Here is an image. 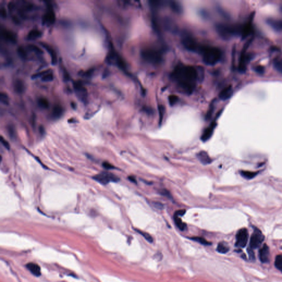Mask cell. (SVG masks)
<instances>
[{
    "mask_svg": "<svg viewBox=\"0 0 282 282\" xmlns=\"http://www.w3.org/2000/svg\"><path fill=\"white\" fill-rule=\"evenodd\" d=\"M171 78L182 92L191 94L196 87L198 73L192 66L178 65L171 73Z\"/></svg>",
    "mask_w": 282,
    "mask_h": 282,
    "instance_id": "cell-1",
    "label": "cell"
},
{
    "mask_svg": "<svg viewBox=\"0 0 282 282\" xmlns=\"http://www.w3.org/2000/svg\"><path fill=\"white\" fill-rule=\"evenodd\" d=\"M198 53H199L204 64L213 66L221 60L222 52L220 49L214 46L201 45Z\"/></svg>",
    "mask_w": 282,
    "mask_h": 282,
    "instance_id": "cell-2",
    "label": "cell"
},
{
    "mask_svg": "<svg viewBox=\"0 0 282 282\" xmlns=\"http://www.w3.org/2000/svg\"><path fill=\"white\" fill-rule=\"evenodd\" d=\"M242 25L219 24L216 29L219 35L224 39L227 40L236 35H241Z\"/></svg>",
    "mask_w": 282,
    "mask_h": 282,
    "instance_id": "cell-3",
    "label": "cell"
},
{
    "mask_svg": "<svg viewBox=\"0 0 282 282\" xmlns=\"http://www.w3.org/2000/svg\"><path fill=\"white\" fill-rule=\"evenodd\" d=\"M141 56L144 61L153 65H158L161 64L163 60L161 52L153 48L143 49L141 52Z\"/></svg>",
    "mask_w": 282,
    "mask_h": 282,
    "instance_id": "cell-4",
    "label": "cell"
},
{
    "mask_svg": "<svg viewBox=\"0 0 282 282\" xmlns=\"http://www.w3.org/2000/svg\"><path fill=\"white\" fill-rule=\"evenodd\" d=\"M252 40H253V38H251L245 44V45L243 46L241 52L238 68H239V71L241 72H244L245 71L246 69V65L250 58V56L249 55L246 54V50L248 49Z\"/></svg>",
    "mask_w": 282,
    "mask_h": 282,
    "instance_id": "cell-5",
    "label": "cell"
},
{
    "mask_svg": "<svg viewBox=\"0 0 282 282\" xmlns=\"http://www.w3.org/2000/svg\"><path fill=\"white\" fill-rule=\"evenodd\" d=\"M93 179L103 185H106L110 182H118L119 178L111 173L102 172L93 177Z\"/></svg>",
    "mask_w": 282,
    "mask_h": 282,
    "instance_id": "cell-6",
    "label": "cell"
},
{
    "mask_svg": "<svg viewBox=\"0 0 282 282\" xmlns=\"http://www.w3.org/2000/svg\"><path fill=\"white\" fill-rule=\"evenodd\" d=\"M264 239L263 234L261 231L255 228L253 234H252L250 241V248L251 249H256L261 245Z\"/></svg>",
    "mask_w": 282,
    "mask_h": 282,
    "instance_id": "cell-7",
    "label": "cell"
},
{
    "mask_svg": "<svg viewBox=\"0 0 282 282\" xmlns=\"http://www.w3.org/2000/svg\"><path fill=\"white\" fill-rule=\"evenodd\" d=\"M249 238V233L247 230L245 228L241 229L238 231L236 235V243L235 246L237 247H245Z\"/></svg>",
    "mask_w": 282,
    "mask_h": 282,
    "instance_id": "cell-8",
    "label": "cell"
},
{
    "mask_svg": "<svg viewBox=\"0 0 282 282\" xmlns=\"http://www.w3.org/2000/svg\"><path fill=\"white\" fill-rule=\"evenodd\" d=\"M182 44L186 49L190 51L197 52L201 45L191 37H186L182 39Z\"/></svg>",
    "mask_w": 282,
    "mask_h": 282,
    "instance_id": "cell-9",
    "label": "cell"
},
{
    "mask_svg": "<svg viewBox=\"0 0 282 282\" xmlns=\"http://www.w3.org/2000/svg\"><path fill=\"white\" fill-rule=\"evenodd\" d=\"M253 17H254V14H252L248 21L246 22L244 25H242L241 36L243 39H246L251 34L252 31V21Z\"/></svg>",
    "mask_w": 282,
    "mask_h": 282,
    "instance_id": "cell-10",
    "label": "cell"
},
{
    "mask_svg": "<svg viewBox=\"0 0 282 282\" xmlns=\"http://www.w3.org/2000/svg\"><path fill=\"white\" fill-rule=\"evenodd\" d=\"M74 88L78 97L83 101H85L87 97V91L82 83L79 82H75Z\"/></svg>",
    "mask_w": 282,
    "mask_h": 282,
    "instance_id": "cell-11",
    "label": "cell"
},
{
    "mask_svg": "<svg viewBox=\"0 0 282 282\" xmlns=\"http://www.w3.org/2000/svg\"><path fill=\"white\" fill-rule=\"evenodd\" d=\"M267 25L274 31L278 32H282V20L279 19L269 18L266 19Z\"/></svg>",
    "mask_w": 282,
    "mask_h": 282,
    "instance_id": "cell-12",
    "label": "cell"
},
{
    "mask_svg": "<svg viewBox=\"0 0 282 282\" xmlns=\"http://www.w3.org/2000/svg\"><path fill=\"white\" fill-rule=\"evenodd\" d=\"M216 125H217V124L215 121H213L209 126L204 130L203 134L201 137V140H202L203 142H206L209 140V138L212 136L213 131L216 127Z\"/></svg>",
    "mask_w": 282,
    "mask_h": 282,
    "instance_id": "cell-13",
    "label": "cell"
},
{
    "mask_svg": "<svg viewBox=\"0 0 282 282\" xmlns=\"http://www.w3.org/2000/svg\"><path fill=\"white\" fill-rule=\"evenodd\" d=\"M259 257L262 263H267L270 260V249L266 244L260 250Z\"/></svg>",
    "mask_w": 282,
    "mask_h": 282,
    "instance_id": "cell-14",
    "label": "cell"
},
{
    "mask_svg": "<svg viewBox=\"0 0 282 282\" xmlns=\"http://www.w3.org/2000/svg\"><path fill=\"white\" fill-rule=\"evenodd\" d=\"M55 13L54 11L52 9H49L43 16V23L46 25H52L55 22Z\"/></svg>",
    "mask_w": 282,
    "mask_h": 282,
    "instance_id": "cell-15",
    "label": "cell"
},
{
    "mask_svg": "<svg viewBox=\"0 0 282 282\" xmlns=\"http://www.w3.org/2000/svg\"><path fill=\"white\" fill-rule=\"evenodd\" d=\"M233 94V88L231 85H229L227 87L224 88L219 94V98L223 100H226L229 99L231 97Z\"/></svg>",
    "mask_w": 282,
    "mask_h": 282,
    "instance_id": "cell-16",
    "label": "cell"
},
{
    "mask_svg": "<svg viewBox=\"0 0 282 282\" xmlns=\"http://www.w3.org/2000/svg\"><path fill=\"white\" fill-rule=\"evenodd\" d=\"M41 45L43 46L45 49L48 52L49 54L50 55L51 58V64L52 65H56L58 62V58L57 55L55 52L54 50L50 46L48 45V44H46L44 43H41Z\"/></svg>",
    "mask_w": 282,
    "mask_h": 282,
    "instance_id": "cell-17",
    "label": "cell"
},
{
    "mask_svg": "<svg viewBox=\"0 0 282 282\" xmlns=\"http://www.w3.org/2000/svg\"><path fill=\"white\" fill-rule=\"evenodd\" d=\"M197 158L203 165L211 164L212 161L209 155L205 151H201L197 155Z\"/></svg>",
    "mask_w": 282,
    "mask_h": 282,
    "instance_id": "cell-18",
    "label": "cell"
},
{
    "mask_svg": "<svg viewBox=\"0 0 282 282\" xmlns=\"http://www.w3.org/2000/svg\"><path fill=\"white\" fill-rule=\"evenodd\" d=\"M26 267L31 273L37 277H39L41 275V269L39 265L37 264L31 262L27 264Z\"/></svg>",
    "mask_w": 282,
    "mask_h": 282,
    "instance_id": "cell-19",
    "label": "cell"
},
{
    "mask_svg": "<svg viewBox=\"0 0 282 282\" xmlns=\"http://www.w3.org/2000/svg\"><path fill=\"white\" fill-rule=\"evenodd\" d=\"M1 34L4 39L12 43H15L16 41V37L12 32L7 29H3L1 31Z\"/></svg>",
    "mask_w": 282,
    "mask_h": 282,
    "instance_id": "cell-20",
    "label": "cell"
},
{
    "mask_svg": "<svg viewBox=\"0 0 282 282\" xmlns=\"http://www.w3.org/2000/svg\"><path fill=\"white\" fill-rule=\"evenodd\" d=\"M42 36V32L38 29H32L28 34L27 38L29 40H34Z\"/></svg>",
    "mask_w": 282,
    "mask_h": 282,
    "instance_id": "cell-21",
    "label": "cell"
},
{
    "mask_svg": "<svg viewBox=\"0 0 282 282\" xmlns=\"http://www.w3.org/2000/svg\"><path fill=\"white\" fill-rule=\"evenodd\" d=\"M63 113V110L61 106L55 105L52 110V117L55 119H58L61 117Z\"/></svg>",
    "mask_w": 282,
    "mask_h": 282,
    "instance_id": "cell-22",
    "label": "cell"
},
{
    "mask_svg": "<svg viewBox=\"0 0 282 282\" xmlns=\"http://www.w3.org/2000/svg\"><path fill=\"white\" fill-rule=\"evenodd\" d=\"M174 221L176 226L180 231H185L186 228V224L181 221V219L180 218V216L174 214Z\"/></svg>",
    "mask_w": 282,
    "mask_h": 282,
    "instance_id": "cell-23",
    "label": "cell"
},
{
    "mask_svg": "<svg viewBox=\"0 0 282 282\" xmlns=\"http://www.w3.org/2000/svg\"><path fill=\"white\" fill-rule=\"evenodd\" d=\"M14 88L15 91L18 93V94H21L25 90V85L23 82L21 80H17L16 82L15 83L14 85Z\"/></svg>",
    "mask_w": 282,
    "mask_h": 282,
    "instance_id": "cell-24",
    "label": "cell"
},
{
    "mask_svg": "<svg viewBox=\"0 0 282 282\" xmlns=\"http://www.w3.org/2000/svg\"><path fill=\"white\" fill-rule=\"evenodd\" d=\"M273 66L279 73L282 74V58H276L273 60Z\"/></svg>",
    "mask_w": 282,
    "mask_h": 282,
    "instance_id": "cell-25",
    "label": "cell"
},
{
    "mask_svg": "<svg viewBox=\"0 0 282 282\" xmlns=\"http://www.w3.org/2000/svg\"><path fill=\"white\" fill-rule=\"evenodd\" d=\"M217 250L219 253L225 254V253H227V252L229 251V248L227 245H225L224 243H221L219 244L217 246Z\"/></svg>",
    "mask_w": 282,
    "mask_h": 282,
    "instance_id": "cell-26",
    "label": "cell"
},
{
    "mask_svg": "<svg viewBox=\"0 0 282 282\" xmlns=\"http://www.w3.org/2000/svg\"><path fill=\"white\" fill-rule=\"evenodd\" d=\"M241 176H243L244 178L247 179H251L254 178L256 175L257 173L251 172L249 171H241L240 172Z\"/></svg>",
    "mask_w": 282,
    "mask_h": 282,
    "instance_id": "cell-27",
    "label": "cell"
},
{
    "mask_svg": "<svg viewBox=\"0 0 282 282\" xmlns=\"http://www.w3.org/2000/svg\"><path fill=\"white\" fill-rule=\"evenodd\" d=\"M28 49H29L32 51L34 52L37 54L38 55H42L43 54V50L39 48L38 46L34 45V44H30L28 46Z\"/></svg>",
    "mask_w": 282,
    "mask_h": 282,
    "instance_id": "cell-28",
    "label": "cell"
},
{
    "mask_svg": "<svg viewBox=\"0 0 282 282\" xmlns=\"http://www.w3.org/2000/svg\"><path fill=\"white\" fill-rule=\"evenodd\" d=\"M274 264L276 268L279 270L282 273V255H278L277 256L276 259H275V262H274Z\"/></svg>",
    "mask_w": 282,
    "mask_h": 282,
    "instance_id": "cell-29",
    "label": "cell"
},
{
    "mask_svg": "<svg viewBox=\"0 0 282 282\" xmlns=\"http://www.w3.org/2000/svg\"><path fill=\"white\" fill-rule=\"evenodd\" d=\"M38 104L41 108L47 109L49 106L48 100L45 98H40L38 100Z\"/></svg>",
    "mask_w": 282,
    "mask_h": 282,
    "instance_id": "cell-30",
    "label": "cell"
},
{
    "mask_svg": "<svg viewBox=\"0 0 282 282\" xmlns=\"http://www.w3.org/2000/svg\"><path fill=\"white\" fill-rule=\"evenodd\" d=\"M0 100L4 105H8L9 104V98L5 93L1 92L0 94Z\"/></svg>",
    "mask_w": 282,
    "mask_h": 282,
    "instance_id": "cell-31",
    "label": "cell"
},
{
    "mask_svg": "<svg viewBox=\"0 0 282 282\" xmlns=\"http://www.w3.org/2000/svg\"><path fill=\"white\" fill-rule=\"evenodd\" d=\"M54 79V75L53 73L49 72L45 74L44 76L41 77V81L43 82H48L52 81Z\"/></svg>",
    "mask_w": 282,
    "mask_h": 282,
    "instance_id": "cell-32",
    "label": "cell"
},
{
    "mask_svg": "<svg viewBox=\"0 0 282 282\" xmlns=\"http://www.w3.org/2000/svg\"><path fill=\"white\" fill-rule=\"evenodd\" d=\"M136 231L138 233L140 234L141 235H142L143 237H144L148 242L150 243H153V237L151 236V235H149L148 233H146L144 231H140V230H136Z\"/></svg>",
    "mask_w": 282,
    "mask_h": 282,
    "instance_id": "cell-33",
    "label": "cell"
},
{
    "mask_svg": "<svg viewBox=\"0 0 282 282\" xmlns=\"http://www.w3.org/2000/svg\"><path fill=\"white\" fill-rule=\"evenodd\" d=\"M8 132L11 138L12 139H15L16 138V132L14 127L12 126H9L8 128Z\"/></svg>",
    "mask_w": 282,
    "mask_h": 282,
    "instance_id": "cell-34",
    "label": "cell"
},
{
    "mask_svg": "<svg viewBox=\"0 0 282 282\" xmlns=\"http://www.w3.org/2000/svg\"><path fill=\"white\" fill-rule=\"evenodd\" d=\"M192 239L194 240V241H196L197 242L203 244V245H209L210 243L207 241L206 240L203 239V237H192Z\"/></svg>",
    "mask_w": 282,
    "mask_h": 282,
    "instance_id": "cell-35",
    "label": "cell"
},
{
    "mask_svg": "<svg viewBox=\"0 0 282 282\" xmlns=\"http://www.w3.org/2000/svg\"><path fill=\"white\" fill-rule=\"evenodd\" d=\"M49 70H46L45 71H43V72H39V73H35V74H34L33 76H32V79H35V78H38L39 77H43V76H44L45 74L46 73H48L49 72Z\"/></svg>",
    "mask_w": 282,
    "mask_h": 282,
    "instance_id": "cell-36",
    "label": "cell"
},
{
    "mask_svg": "<svg viewBox=\"0 0 282 282\" xmlns=\"http://www.w3.org/2000/svg\"><path fill=\"white\" fill-rule=\"evenodd\" d=\"M18 51V54L22 58H25L27 57V53H26V51L25 50V49L22 47H19L18 48V49L17 50Z\"/></svg>",
    "mask_w": 282,
    "mask_h": 282,
    "instance_id": "cell-37",
    "label": "cell"
},
{
    "mask_svg": "<svg viewBox=\"0 0 282 282\" xmlns=\"http://www.w3.org/2000/svg\"><path fill=\"white\" fill-rule=\"evenodd\" d=\"M255 72L258 73V74H263L264 72V66H261V65H258L256 66L254 68Z\"/></svg>",
    "mask_w": 282,
    "mask_h": 282,
    "instance_id": "cell-38",
    "label": "cell"
},
{
    "mask_svg": "<svg viewBox=\"0 0 282 282\" xmlns=\"http://www.w3.org/2000/svg\"><path fill=\"white\" fill-rule=\"evenodd\" d=\"M169 99V103L171 105L175 104L177 102V100H178L177 97L176 95H170Z\"/></svg>",
    "mask_w": 282,
    "mask_h": 282,
    "instance_id": "cell-39",
    "label": "cell"
},
{
    "mask_svg": "<svg viewBox=\"0 0 282 282\" xmlns=\"http://www.w3.org/2000/svg\"><path fill=\"white\" fill-rule=\"evenodd\" d=\"M1 142L6 148L7 149H9L10 146H9V143L7 141L5 140L2 137H1Z\"/></svg>",
    "mask_w": 282,
    "mask_h": 282,
    "instance_id": "cell-40",
    "label": "cell"
},
{
    "mask_svg": "<svg viewBox=\"0 0 282 282\" xmlns=\"http://www.w3.org/2000/svg\"><path fill=\"white\" fill-rule=\"evenodd\" d=\"M103 167L106 169H115V167H114L112 165L110 164L109 163H108V162H106V161L104 162L103 163Z\"/></svg>",
    "mask_w": 282,
    "mask_h": 282,
    "instance_id": "cell-41",
    "label": "cell"
},
{
    "mask_svg": "<svg viewBox=\"0 0 282 282\" xmlns=\"http://www.w3.org/2000/svg\"><path fill=\"white\" fill-rule=\"evenodd\" d=\"M0 13H1V16L3 18H6L7 17V12L6 10L5 9V8L4 7H2L1 8V10H0Z\"/></svg>",
    "mask_w": 282,
    "mask_h": 282,
    "instance_id": "cell-42",
    "label": "cell"
},
{
    "mask_svg": "<svg viewBox=\"0 0 282 282\" xmlns=\"http://www.w3.org/2000/svg\"><path fill=\"white\" fill-rule=\"evenodd\" d=\"M159 112H160V118H159V124L161 125V122H162V121H163V116H164V109L161 107V109H160V110H159Z\"/></svg>",
    "mask_w": 282,
    "mask_h": 282,
    "instance_id": "cell-43",
    "label": "cell"
},
{
    "mask_svg": "<svg viewBox=\"0 0 282 282\" xmlns=\"http://www.w3.org/2000/svg\"><path fill=\"white\" fill-rule=\"evenodd\" d=\"M161 194L163 196H167V197H169V198H171V195H170L169 192L167 191V190H163L161 191Z\"/></svg>",
    "mask_w": 282,
    "mask_h": 282,
    "instance_id": "cell-44",
    "label": "cell"
},
{
    "mask_svg": "<svg viewBox=\"0 0 282 282\" xmlns=\"http://www.w3.org/2000/svg\"><path fill=\"white\" fill-rule=\"evenodd\" d=\"M185 212H186V211L185 209H181V210L177 211L174 214H176L178 216H182L185 214Z\"/></svg>",
    "mask_w": 282,
    "mask_h": 282,
    "instance_id": "cell-45",
    "label": "cell"
},
{
    "mask_svg": "<svg viewBox=\"0 0 282 282\" xmlns=\"http://www.w3.org/2000/svg\"><path fill=\"white\" fill-rule=\"evenodd\" d=\"M64 78L65 80H66V81H68L70 78V76H69V74L67 72V70H65L64 71Z\"/></svg>",
    "mask_w": 282,
    "mask_h": 282,
    "instance_id": "cell-46",
    "label": "cell"
},
{
    "mask_svg": "<svg viewBox=\"0 0 282 282\" xmlns=\"http://www.w3.org/2000/svg\"><path fill=\"white\" fill-rule=\"evenodd\" d=\"M153 204H154V206L156 208H159V209H161L164 208L163 204H162L161 203H159V202H154Z\"/></svg>",
    "mask_w": 282,
    "mask_h": 282,
    "instance_id": "cell-47",
    "label": "cell"
},
{
    "mask_svg": "<svg viewBox=\"0 0 282 282\" xmlns=\"http://www.w3.org/2000/svg\"><path fill=\"white\" fill-rule=\"evenodd\" d=\"M39 132L41 135H44L45 134V130L43 126H40L39 128Z\"/></svg>",
    "mask_w": 282,
    "mask_h": 282,
    "instance_id": "cell-48",
    "label": "cell"
},
{
    "mask_svg": "<svg viewBox=\"0 0 282 282\" xmlns=\"http://www.w3.org/2000/svg\"><path fill=\"white\" fill-rule=\"evenodd\" d=\"M128 179L130 180L131 182H134V183L136 184V180L135 178H134V177H133V176H129V177H128Z\"/></svg>",
    "mask_w": 282,
    "mask_h": 282,
    "instance_id": "cell-49",
    "label": "cell"
},
{
    "mask_svg": "<svg viewBox=\"0 0 282 282\" xmlns=\"http://www.w3.org/2000/svg\"><path fill=\"white\" fill-rule=\"evenodd\" d=\"M92 71H93V70H89L87 72H85V76L89 77V76H91V73H92Z\"/></svg>",
    "mask_w": 282,
    "mask_h": 282,
    "instance_id": "cell-50",
    "label": "cell"
},
{
    "mask_svg": "<svg viewBox=\"0 0 282 282\" xmlns=\"http://www.w3.org/2000/svg\"><path fill=\"white\" fill-rule=\"evenodd\" d=\"M71 105H72V108H73V109H75V108H76V106H76V105L75 104V103H71Z\"/></svg>",
    "mask_w": 282,
    "mask_h": 282,
    "instance_id": "cell-51",
    "label": "cell"
}]
</instances>
